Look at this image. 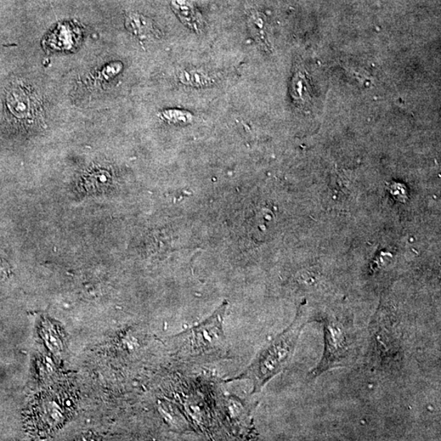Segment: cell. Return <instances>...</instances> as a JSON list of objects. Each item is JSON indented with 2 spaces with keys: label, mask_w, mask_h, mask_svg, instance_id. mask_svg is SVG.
Returning a JSON list of instances; mask_svg holds the SVG:
<instances>
[{
  "label": "cell",
  "mask_w": 441,
  "mask_h": 441,
  "mask_svg": "<svg viewBox=\"0 0 441 441\" xmlns=\"http://www.w3.org/2000/svg\"><path fill=\"white\" fill-rule=\"evenodd\" d=\"M325 349L315 369L313 377L324 372L346 366L353 355V333L346 318L339 314H328L324 320Z\"/></svg>",
  "instance_id": "3957f363"
},
{
  "label": "cell",
  "mask_w": 441,
  "mask_h": 441,
  "mask_svg": "<svg viewBox=\"0 0 441 441\" xmlns=\"http://www.w3.org/2000/svg\"><path fill=\"white\" fill-rule=\"evenodd\" d=\"M71 27L61 26L59 27L53 34L50 35L49 43L51 48L56 50H68L75 46L77 38L75 37L76 32L72 31Z\"/></svg>",
  "instance_id": "8992f818"
},
{
  "label": "cell",
  "mask_w": 441,
  "mask_h": 441,
  "mask_svg": "<svg viewBox=\"0 0 441 441\" xmlns=\"http://www.w3.org/2000/svg\"><path fill=\"white\" fill-rule=\"evenodd\" d=\"M228 303L224 302L205 320L174 335L173 353L189 361H208L223 358L228 353L224 320Z\"/></svg>",
  "instance_id": "7a4b0ae2"
},
{
  "label": "cell",
  "mask_w": 441,
  "mask_h": 441,
  "mask_svg": "<svg viewBox=\"0 0 441 441\" xmlns=\"http://www.w3.org/2000/svg\"><path fill=\"white\" fill-rule=\"evenodd\" d=\"M163 116L169 122L188 123L191 120V115L188 112L177 110H169L163 113Z\"/></svg>",
  "instance_id": "9c48e42d"
},
{
  "label": "cell",
  "mask_w": 441,
  "mask_h": 441,
  "mask_svg": "<svg viewBox=\"0 0 441 441\" xmlns=\"http://www.w3.org/2000/svg\"><path fill=\"white\" fill-rule=\"evenodd\" d=\"M178 80L184 86L190 87H206L214 83V78L205 71L193 69L184 70L178 74Z\"/></svg>",
  "instance_id": "52a82bcc"
},
{
  "label": "cell",
  "mask_w": 441,
  "mask_h": 441,
  "mask_svg": "<svg viewBox=\"0 0 441 441\" xmlns=\"http://www.w3.org/2000/svg\"><path fill=\"white\" fill-rule=\"evenodd\" d=\"M312 313L301 304L295 318L284 331L265 343L246 369L228 382L246 380L252 384L251 395H256L291 364L305 326L313 321Z\"/></svg>",
  "instance_id": "6da1fadb"
},
{
  "label": "cell",
  "mask_w": 441,
  "mask_h": 441,
  "mask_svg": "<svg viewBox=\"0 0 441 441\" xmlns=\"http://www.w3.org/2000/svg\"><path fill=\"white\" fill-rule=\"evenodd\" d=\"M126 26L136 36L146 37L153 31V27L148 19L143 16L129 14L126 19Z\"/></svg>",
  "instance_id": "ba28073f"
},
{
  "label": "cell",
  "mask_w": 441,
  "mask_h": 441,
  "mask_svg": "<svg viewBox=\"0 0 441 441\" xmlns=\"http://www.w3.org/2000/svg\"><path fill=\"white\" fill-rule=\"evenodd\" d=\"M172 8L183 24L196 32L203 29L202 16L188 0H173Z\"/></svg>",
  "instance_id": "5b68a950"
},
{
  "label": "cell",
  "mask_w": 441,
  "mask_h": 441,
  "mask_svg": "<svg viewBox=\"0 0 441 441\" xmlns=\"http://www.w3.org/2000/svg\"><path fill=\"white\" fill-rule=\"evenodd\" d=\"M8 108L16 118L26 123L42 121L43 106L36 89L24 83H15L6 97Z\"/></svg>",
  "instance_id": "277c9868"
}]
</instances>
